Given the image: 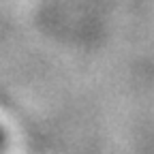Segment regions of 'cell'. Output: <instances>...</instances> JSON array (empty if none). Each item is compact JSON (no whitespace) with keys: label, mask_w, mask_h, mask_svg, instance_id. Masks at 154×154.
I'll list each match as a JSON object with an SVG mask.
<instances>
[{"label":"cell","mask_w":154,"mask_h":154,"mask_svg":"<svg viewBox=\"0 0 154 154\" xmlns=\"http://www.w3.org/2000/svg\"><path fill=\"white\" fill-rule=\"evenodd\" d=\"M5 143H7V135H5V131H2V126H0V152H2V148H5Z\"/></svg>","instance_id":"obj_1"}]
</instances>
